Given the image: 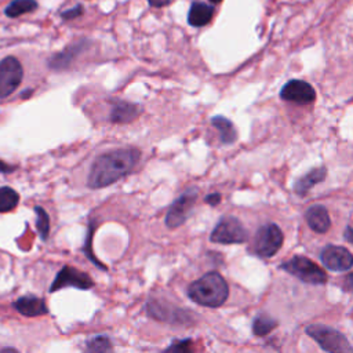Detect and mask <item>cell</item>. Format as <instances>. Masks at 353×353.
I'll return each instance as SVG.
<instances>
[{"instance_id":"obj_19","label":"cell","mask_w":353,"mask_h":353,"mask_svg":"<svg viewBox=\"0 0 353 353\" xmlns=\"http://www.w3.org/2000/svg\"><path fill=\"white\" fill-rule=\"evenodd\" d=\"M211 124L219 131V139L222 143L229 145L237 139V131L229 119L223 116H215L211 119Z\"/></svg>"},{"instance_id":"obj_8","label":"cell","mask_w":353,"mask_h":353,"mask_svg":"<svg viewBox=\"0 0 353 353\" xmlns=\"http://www.w3.org/2000/svg\"><path fill=\"white\" fill-rule=\"evenodd\" d=\"M199 189L197 188H190L186 192H183L168 208V212L165 215V225L171 229L181 226L189 216L196 199H197Z\"/></svg>"},{"instance_id":"obj_33","label":"cell","mask_w":353,"mask_h":353,"mask_svg":"<svg viewBox=\"0 0 353 353\" xmlns=\"http://www.w3.org/2000/svg\"><path fill=\"white\" fill-rule=\"evenodd\" d=\"M210 1H211V3H214V4H216V3H221L222 0H210Z\"/></svg>"},{"instance_id":"obj_17","label":"cell","mask_w":353,"mask_h":353,"mask_svg":"<svg viewBox=\"0 0 353 353\" xmlns=\"http://www.w3.org/2000/svg\"><path fill=\"white\" fill-rule=\"evenodd\" d=\"M325 176H327L325 167H317V168L310 170L307 174H305L303 176H301L296 181V183L294 186L295 193L299 196H305L313 186L323 182L325 179Z\"/></svg>"},{"instance_id":"obj_24","label":"cell","mask_w":353,"mask_h":353,"mask_svg":"<svg viewBox=\"0 0 353 353\" xmlns=\"http://www.w3.org/2000/svg\"><path fill=\"white\" fill-rule=\"evenodd\" d=\"M36 212V228L41 240H47L50 233V216L41 207H34Z\"/></svg>"},{"instance_id":"obj_28","label":"cell","mask_w":353,"mask_h":353,"mask_svg":"<svg viewBox=\"0 0 353 353\" xmlns=\"http://www.w3.org/2000/svg\"><path fill=\"white\" fill-rule=\"evenodd\" d=\"M204 201H205L207 204H210V205L215 207V205H216V204H219V201H221V194H219L218 192H215V193H211V194L205 196Z\"/></svg>"},{"instance_id":"obj_22","label":"cell","mask_w":353,"mask_h":353,"mask_svg":"<svg viewBox=\"0 0 353 353\" xmlns=\"http://www.w3.org/2000/svg\"><path fill=\"white\" fill-rule=\"evenodd\" d=\"M19 201L18 193L8 186L0 188V212H8L17 207Z\"/></svg>"},{"instance_id":"obj_29","label":"cell","mask_w":353,"mask_h":353,"mask_svg":"<svg viewBox=\"0 0 353 353\" xmlns=\"http://www.w3.org/2000/svg\"><path fill=\"white\" fill-rule=\"evenodd\" d=\"M148 1H149V4L152 7H157V8L165 7V6H168L171 3V0H148Z\"/></svg>"},{"instance_id":"obj_14","label":"cell","mask_w":353,"mask_h":353,"mask_svg":"<svg viewBox=\"0 0 353 353\" xmlns=\"http://www.w3.org/2000/svg\"><path fill=\"white\" fill-rule=\"evenodd\" d=\"M14 309L26 316V317H37V316H43L46 313H48L47 305L46 302L34 295H25L18 298L14 303H12Z\"/></svg>"},{"instance_id":"obj_2","label":"cell","mask_w":353,"mask_h":353,"mask_svg":"<svg viewBox=\"0 0 353 353\" xmlns=\"http://www.w3.org/2000/svg\"><path fill=\"white\" fill-rule=\"evenodd\" d=\"M188 295L201 306L218 307L228 299L229 287L218 272H208L188 287Z\"/></svg>"},{"instance_id":"obj_12","label":"cell","mask_w":353,"mask_h":353,"mask_svg":"<svg viewBox=\"0 0 353 353\" xmlns=\"http://www.w3.org/2000/svg\"><path fill=\"white\" fill-rule=\"evenodd\" d=\"M146 310L152 317H156L159 320L163 321H168V323H183L186 324L190 317L189 313L185 312L183 309H178L171 306L167 302H159L156 299H150L146 305Z\"/></svg>"},{"instance_id":"obj_32","label":"cell","mask_w":353,"mask_h":353,"mask_svg":"<svg viewBox=\"0 0 353 353\" xmlns=\"http://www.w3.org/2000/svg\"><path fill=\"white\" fill-rule=\"evenodd\" d=\"M346 239H347V241H352V239H350V226L346 228Z\"/></svg>"},{"instance_id":"obj_21","label":"cell","mask_w":353,"mask_h":353,"mask_svg":"<svg viewBox=\"0 0 353 353\" xmlns=\"http://www.w3.org/2000/svg\"><path fill=\"white\" fill-rule=\"evenodd\" d=\"M37 8L36 0H14L6 8V15L10 18H17L22 14L30 12Z\"/></svg>"},{"instance_id":"obj_26","label":"cell","mask_w":353,"mask_h":353,"mask_svg":"<svg viewBox=\"0 0 353 353\" xmlns=\"http://www.w3.org/2000/svg\"><path fill=\"white\" fill-rule=\"evenodd\" d=\"M92 230H94V228H92V225L90 226V229H88V233H87V240H85V252H87V256L92 261V262H95V265L98 266V268H101V269H106L98 259H95L94 258V255H92V250H91V237H92Z\"/></svg>"},{"instance_id":"obj_11","label":"cell","mask_w":353,"mask_h":353,"mask_svg":"<svg viewBox=\"0 0 353 353\" xmlns=\"http://www.w3.org/2000/svg\"><path fill=\"white\" fill-rule=\"evenodd\" d=\"M280 97L284 101L295 102L298 105H307L316 99L314 88L303 80H290L280 91Z\"/></svg>"},{"instance_id":"obj_9","label":"cell","mask_w":353,"mask_h":353,"mask_svg":"<svg viewBox=\"0 0 353 353\" xmlns=\"http://www.w3.org/2000/svg\"><path fill=\"white\" fill-rule=\"evenodd\" d=\"M66 287H73L79 290H90L94 287V281L90 277V274L72 268L69 265H65L58 274L55 276L54 281L50 285V292H55L58 290L66 288Z\"/></svg>"},{"instance_id":"obj_3","label":"cell","mask_w":353,"mask_h":353,"mask_svg":"<svg viewBox=\"0 0 353 353\" xmlns=\"http://www.w3.org/2000/svg\"><path fill=\"white\" fill-rule=\"evenodd\" d=\"M305 331L327 353H353L352 345L347 338L335 328L324 324H312L307 325Z\"/></svg>"},{"instance_id":"obj_15","label":"cell","mask_w":353,"mask_h":353,"mask_svg":"<svg viewBox=\"0 0 353 353\" xmlns=\"http://www.w3.org/2000/svg\"><path fill=\"white\" fill-rule=\"evenodd\" d=\"M306 222L312 230L316 233H325L331 228V219L328 211L321 204L310 205L305 212Z\"/></svg>"},{"instance_id":"obj_5","label":"cell","mask_w":353,"mask_h":353,"mask_svg":"<svg viewBox=\"0 0 353 353\" xmlns=\"http://www.w3.org/2000/svg\"><path fill=\"white\" fill-rule=\"evenodd\" d=\"M283 232L276 223L261 226L254 237L251 251L259 258H272L283 245Z\"/></svg>"},{"instance_id":"obj_30","label":"cell","mask_w":353,"mask_h":353,"mask_svg":"<svg viewBox=\"0 0 353 353\" xmlns=\"http://www.w3.org/2000/svg\"><path fill=\"white\" fill-rule=\"evenodd\" d=\"M12 170H14V167H10V165H7L4 163H0V171L1 172H11Z\"/></svg>"},{"instance_id":"obj_18","label":"cell","mask_w":353,"mask_h":353,"mask_svg":"<svg viewBox=\"0 0 353 353\" xmlns=\"http://www.w3.org/2000/svg\"><path fill=\"white\" fill-rule=\"evenodd\" d=\"M212 14H214L212 6L201 1H194L190 6L189 14H188V22L194 28H200L207 25L211 21Z\"/></svg>"},{"instance_id":"obj_25","label":"cell","mask_w":353,"mask_h":353,"mask_svg":"<svg viewBox=\"0 0 353 353\" xmlns=\"http://www.w3.org/2000/svg\"><path fill=\"white\" fill-rule=\"evenodd\" d=\"M163 353H194L192 339L174 341Z\"/></svg>"},{"instance_id":"obj_4","label":"cell","mask_w":353,"mask_h":353,"mask_svg":"<svg viewBox=\"0 0 353 353\" xmlns=\"http://www.w3.org/2000/svg\"><path fill=\"white\" fill-rule=\"evenodd\" d=\"M280 269L307 284H325L328 279L327 273L317 263L302 255H295L290 261L283 262L280 265Z\"/></svg>"},{"instance_id":"obj_27","label":"cell","mask_w":353,"mask_h":353,"mask_svg":"<svg viewBox=\"0 0 353 353\" xmlns=\"http://www.w3.org/2000/svg\"><path fill=\"white\" fill-rule=\"evenodd\" d=\"M83 7L80 6V4H77L76 7H73V8H70V10H66V11H63L62 14H61V17L63 18V19H74V18H77V17H80L81 14H83Z\"/></svg>"},{"instance_id":"obj_7","label":"cell","mask_w":353,"mask_h":353,"mask_svg":"<svg viewBox=\"0 0 353 353\" xmlns=\"http://www.w3.org/2000/svg\"><path fill=\"white\" fill-rule=\"evenodd\" d=\"M23 69L15 57H6L0 61V99L10 97L21 84Z\"/></svg>"},{"instance_id":"obj_23","label":"cell","mask_w":353,"mask_h":353,"mask_svg":"<svg viewBox=\"0 0 353 353\" xmlns=\"http://www.w3.org/2000/svg\"><path fill=\"white\" fill-rule=\"evenodd\" d=\"M84 353H113L112 342L108 336L98 335L87 342Z\"/></svg>"},{"instance_id":"obj_1","label":"cell","mask_w":353,"mask_h":353,"mask_svg":"<svg viewBox=\"0 0 353 353\" xmlns=\"http://www.w3.org/2000/svg\"><path fill=\"white\" fill-rule=\"evenodd\" d=\"M139 157L141 152L137 148H120L98 156L91 164L87 185L99 189L117 182L132 171Z\"/></svg>"},{"instance_id":"obj_10","label":"cell","mask_w":353,"mask_h":353,"mask_svg":"<svg viewBox=\"0 0 353 353\" xmlns=\"http://www.w3.org/2000/svg\"><path fill=\"white\" fill-rule=\"evenodd\" d=\"M320 259L325 268L334 272H346L353 265L350 251L341 245H327L320 254Z\"/></svg>"},{"instance_id":"obj_31","label":"cell","mask_w":353,"mask_h":353,"mask_svg":"<svg viewBox=\"0 0 353 353\" xmlns=\"http://www.w3.org/2000/svg\"><path fill=\"white\" fill-rule=\"evenodd\" d=\"M0 353H19V352L17 349H14V347H6V349L0 350Z\"/></svg>"},{"instance_id":"obj_16","label":"cell","mask_w":353,"mask_h":353,"mask_svg":"<svg viewBox=\"0 0 353 353\" xmlns=\"http://www.w3.org/2000/svg\"><path fill=\"white\" fill-rule=\"evenodd\" d=\"M87 47V41L85 40H81V41H77V43H73L72 46H69L68 48H65V51L54 55L48 65L52 68V69H57V70H61V69H65L70 65V62Z\"/></svg>"},{"instance_id":"obj_6","label":"cell","mask_w":353,"mask_h":353,"mask_svg":"<svg viewBox=\"0 0 353 353\" xmlns=\"http://www.w3.org/2000/svg\"><path fill=\"white\" fill-rule=\"evenodd\" d=\"M248 239L243 223L234 216L222 218L214 228L210 240L218 244H240Z\"/></svg>"},{"instance_id":"obj_13","label":"cell","mask_w":353,"mask_h":353,"mask_svg":"<svg viewBox=\"0 0 353 353\" xmlns=\"http://www.w3.org/2000/svg\"><path fill=\"white\" fill-rule=\"evenodd\" d=\"M139 113H141V108L137 103L119 99V101H114L112 105L109 120L114 124H127L135 120Z\"/></svg>"},{"instance_id":"obj_20","label":"cell","mask_w":353,"mask_h":353,"mask_svg":"<svg viewBox=\"0 0 353 353\" xmlns=\"http://www.w3.org/2000/svg\"><path fill=\"white\" fill-rule=\"evenodd\" d=\"M276 327L277 321L273 317H270L266 313H261L252 321V334L256 336H263L273 331Z\"/></svg>"}]
</instances>
